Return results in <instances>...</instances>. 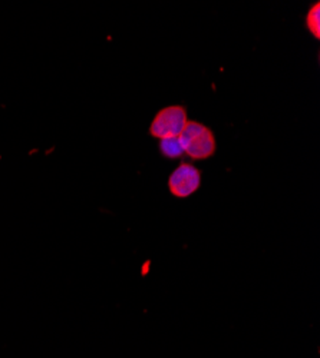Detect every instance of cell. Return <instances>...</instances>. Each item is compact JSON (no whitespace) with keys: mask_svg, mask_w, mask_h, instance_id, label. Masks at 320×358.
<instances>
[{"mask_svg":"<svg viewBox=\"0 0 320 358\" xmlns=\"http://www.w3.org/2000/svg\"><path fill=\"white\" fill-rule=\"evenodd\" d=\"M160 151H161L162 157H165L168 159L181 158L184 155V151H183L179 138H168V139L160 141Z\"/></svg>","mask_w":320,"mask_h":358,"instance_id":"5","label":"cell"},{"mask_svg":"<svg viewBox=\"0 0 320 358\" xmlns=\"http://www.w3.org/2000/svg\"><path fill=\"white\" fill-rule=\"evenodd\" d=\"M201 185V172L188 162H181L168 178V189L172 196L188 198L198 191Z\"/></svg>","mask_w":320,"mask_h":358,"instance_id":"3","label":"cell"},{"mask_svg":"<svg viewBox=\"0 0 320 358\" xmlns=\"http://www.w3.org/2000/svg\"><path fill=\"white\" fill-rule=\"evenodd\" d=\"M188 122L187 109L181 105H171L160 109L150 125V135L158 141L179 138Z\"/></svg>","mask_w":320,"mask_h":358,"instance_id":"2","label":"cell"},{"mask_svg":"<svg viewBox=\"0 0 320 358\" xmlns=\"http://www.w3.org/2000/svg\"><path fill=\"white\" fill-rule=\"evenodd\" d=\"M179 139L184 155L194 161H204L214 157L216 154L217 141L214 132L204 124L190 121L188 119Z\"/></svg>","mask_w":320,"mask_h":358,"instance_id":"1","label":"cell"},{"mask_svg":"<svg viewBox=\"0 0 320 358\" xmlns=\"http://www.w3.org/2000/svg\"><path fill=\"white\" fill-rule=\"evenodd\" d=\"M305 24L307 27L309 34L314 38V39H320V3L316 2L313 3L305 17Z\"/></svg>","mask_w":320,"mask_h":358,"instance_id":"4","label":"cell"}]
</instances>
